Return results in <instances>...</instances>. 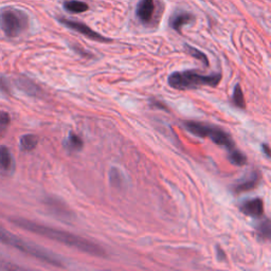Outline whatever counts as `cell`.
Returning <instances> with one entry per match:
<instances>
[{
	"label": "cell",
	"instance_id": "6da1fadb",
	"mask_svg": "<svg viewBox=\"0 0 271 271\" xmlns=\"http://www.w3.org/2000/svg\"><path fill=\"white\" fill-rule=\"evenodd\" d=\"M10 223H12L16 227H19V228L28 232L41 235V237H45L46 239L55 241L60 244H64L68 247H71V248L80 250L82 252L88 253L89 256L98 257V258L106 257V252H105V250L102 247H100L98 244H95L89 240L83 239L73 233L58 230V229L53 228V227L37 224L21 217H11Z\"/></svg>",
	"mask_w": 271,
	"mask_h": 271
},
{
	"label": "cell",
	"instance_id": "603a6c76",
	"mask_svg": "<svg viewBox=\"0 0 271 271\" xmlns=\"http://www.w3.org/2000/svg\"><path fill=\"white\" fill-rule=\"evenodd\" d=\"M0 90L6 93L10 92V86H8L5 77H0Z\"/></svg>",
	"mask_w": 271,
	"mask_h": 271
},
{
	"label": "cell",
	"instance_id": "8992f818",
	"mask_svg": "<svg viewBox=\"0 0 271 271\" xmlns=\"http://www.w3.org/2000/svg\"><path fill=\"white\" fill-rule=\"evenodd\" d=\"M58 21L62 23L63 25H65L66 28L71 29L77 33H80L84 36L88 37L90 39L97 40L100 42H110L111 39L108 37H105L103 35H101L100 33L93 31L88 25L81 22V21H76V20H72V19H68V18H64V17H59Z\"/></svg>",
	"mask_w": 271,
	"mask_h": 271
},
{
	"label": "cell",
	"instance_id": "2e32d148",
	"mask_svg": "<svg viewBox=\"0 0 271 271\" xmlns=\"http://www.w3.org/2000/svg\"><path fill=\"white\" fill-rule=\"evenodd\" d=\"M64 8L70 13H84L88 11V4L80 0H67L64 2Z\"/></svg>",
	"mask_w": 271,
	"mask_h": 271
},
{
	"label": "cell",
	"instance_id": "7402d4cb",
	"mask_svg": "<svg viewBox=\"0 0 271 271\" xmlns=\"http://www.w3.org/2000/svg\"><path fill=\"white\" fill-rule=\"evenodd\" d=\"M11 123V117L6 111L0 110V134H2Z\"/></svg>",
	"mask_w": 271,
	"mask_h": 271
},
{
	"label": "cell",
	"instance_id": "e0dca14e",
	"mask_svg": "<svg viewBox=\"0 0 271 271\" xmlns=\"http://www.w3.org/2000/svg\"><path fill=\"white\" fill-rule=\"evenodd\" d=\"M228 160L231 164L237 165V167H243L247 163V157L245 156L238 148H233L231 151H228Z\"/></svg>",
	"mask_w": 271,
	"mask_h": 271
},
{
	"label": "cell",
	"instance_id": "7a4b0ae2",
	"mask_svg": "<svg viewBox=\"0 0 271 271\" xmlns=\"http://www.w3.org/2000/svg\"><path fill=\"white\" fill-rule=\"evenodd\" d=\"M0 243L5 244L7 245V246L19 250L25 253V255L43 262V263H47L49 265L60 267V268L65 267L63 260L58 258L57 256H55L54 253L43 249L37 246V245L21 240L17 237V235L4 230L3 228H1V227H0Z\"/></svg>",
	"mask_w": 271,
	"mask_h": 271
},
{
	"label": "cell",
	"instance_id": "d4e9b609",
	"mask_svg": "<svg viewBox=\"0 0 271 271\" xmlns=\"http://www.w3.org/2000/svg\"><path fill=\"white\" fill-rule=\"evenodd\" d=\"M216 251H217V259L220 260V261H225L227 259L226 255H225V252L224 250L220 247V246H217L216 247Z\"/></svg>",
	"mask_w": 271,
	"mask_h": 271
},
{
	"label": "cell",
	"instance_id": "3957f363",
	"mask_svg": "<svg viewBox=\"0 0 271 271\" xmlns=\"http://www.w3.org/2000/svg\"><path fill=\"white\" fill-rule=\"evenodd\" d=\"M222 81V74L220 72L211 74H203L195 70H185L172 73L168 83L174 89L177 90H191L197 89L200 87H216Z\"/></svg>",
	"mask_w": 271,
	"mask_h": 271
},
{
	"label": "cell",
	"instance_id": "4fadbf2b",
	"mask_svg": "<svg viewBox=\"0 0 271 271\" xmlns=\"http://www.w3.org/2000/svg\"><path fill=\"white\" fill-rule=\"evenodd\" d=\"M16 86L18 87L21 91L25 92L29 95H33V97H36V95H38L40 92L39 87L36 84L33 83L31 80H29V78L23 76L17 78Z\"/></svg>",
	"mask_w": 271,
	"mask_h": 271
},
{
	"label": "cell",
	"instance_id": "30bf717a",
	"mask_svg": "<svg viewBox=\"0 0 271 271\" xmlns=\"http://www.w3.org/2000/svg\"><path fill=\"white\" fill-rule=\"evenodd\" d=\"M261 180V176L258 172H253L247 179H243L240 182H238L237 185L233 186V191L235 193H244V192H248L253 189H256Z\"/></svg>",
	"mask_w": 271,
	"mask_h": 271
},
{
	"label": "cell",
	"instance_id": "484cf974",
	"mask_svg": "<svg viewBox=\"0 0 271 271\" xmlns=\"http://www.w3.org/2000/svg\"><path fill=\"white\" fill-rule=\"evenodd\" d=\"M262 151L265 154V156L269 159L270 158V148L267 144H262Z\"/></svg>",
	"mask_w": 271,
	"mask_h": 271
},
{
	"label": "cell",
	"instance_id": "ffe728a7",
	"mask_svg": "<svg viewBox=\"0 0 271 271\" xmlns=\"http://www.w3.org/2000/svg\"><path fill=\"white\" fill-rule=\"evenodd\" d=\"M257 233L258 237L263 240V241H268L270 239V234H271V227H270V221L268 218H266L263 223H261L257 227Z\"/></svg>",
	"mask_w": 271,
	"mask_h": 271
},
{
	"label": "cell",
	"instance_id": "7c38bea8",
	"mask_svg": "<svg viewBox=\"0 0 271 271\" xmlns=\"http://www.w3.org/2000/svg\"><path fill=\"white\" fill-rule=\"evenodd\" d=\"M14 169V158L8 147L0 146V171L10 172Z\"/></svg>",
	"mask_w": 271,
	"mask_h": 271
},
{
	"label": "cell",
	"instance_id": "4316f807",
	"mask_svg": "<svg viewBox=\"0 0 271 271\" xmlns=\"http://www.w3.org/2000/svg\"><path fill=\"white\" fill-rule=\"evenodd\" d=\"M0 268H1V269H11L10 267L6 266V265L3 263V262H1V261H0Z\"/></svg>",
	"mask_w": 271,
	"mask_h": 271
},
{
	"label": "cell",
	"instance_id": "44dd1931",
	"mask_svg": "<svg viewBox=\"0 0 271 271\" xmlns=\"http://www.w3.org/2000/svg\"><path fill=\"white\" fill-rule=\"evenodd\" d=\"M185 47H186L187 52H188V53H189L191 56H193V57H195L196 59L200 60V62L204 63L206 66H209V59H208V56H207L205 53H203L202 51H199L198 49H196V48H194V47H192V46H190V45H185Z\"/></svg>",
	"mask_w": 271,
	"mask_h": 271
},
{
	"label": "cell",
	"instance_id": "9a60e30c",
	"mask_svg": "<svg viewBox=\"0 0 271 271\" xmlns=\"http://www.w3.org/2000/svg\"><path fill=\"white\" fill-rule=\"evenodd\" d=\"M37 144H38V137L32 134L23 135L21 136L19 140L20 150L22 152H31L37 146Z\"/></svg>",
	"mask_w": 271,
	"mask_h": 271
},
{
	"label": "cell",
	"instance_id": "cb8c5ba5",
	"mask_svg": "<svg viewBox=\"0 0 271 271\" xmlns=\"http://www.w3.org/2000/svg\"><path fill=\"white\" fill-rule=\"evenodd\" d=\"M151 104H152V106L154 107H157V108H160V109H164V110H169L168 107L165 106V105L163 103H161L160 101H156V100H152L151 101Z\"/></svg>",
	"mask_w": 271,
	"mask_h": 271
},
{
	"label": "cell",
	"instance_id": "277c9868",
	"mask_svg": "<svg viewBox=\"0 0 271 271\" xmlns=\"http://www.w3.org/2000/svg\"><path fill=\"white\" fill-rule=\"evenodd\" d=\"M183 127L190 134L200 138H208L212 140L215 144L226 147L228 151H231L235 147L231 136L226 130L218 126L198 121H185L183 122Z\"/></svg>",
	"mask_w": 271,
	"mask_h": 271
},
{
	"label": "cell",
	"instance_id": "52a82bcc",
	"mask_svg": "<svg viewBox=\"0 0 271 271\" xmlns=\"http://www.w3.org/2000/svg\"><path fill=\"white\" fill-rule=\"evenodd\" d=\"M240 210L245 215L255 218H261L264 216V202L261 198L245 200L240 206Z\"/></svg>",
	"mask_w": 271,
	"mask_h": 271
},
{
	"label": "cell",
	"instance_id": "9c48e42d",
	"mask_svg": "<svg viewBox=\"0 0 271 271\" xmlns=\"http://www.w3.org/2000/svg\"><path fill=\"white\" fill-rule=\"evenodd\" d=\"M195 20V16L189 12H177L170 18V27L178 33H181L183 25Z\"/></svg>",
	"mask_w": 271,
	"mask_h": 271
},
{
	"label": "cell",
	"instance_id": "5bb4252c",
	"mask_svg": "<svg viewBox=\"0 0 271 271\" xmlns=\"http://www.w3.org/2000/svg\"><path fill=\"white\" fill-rule=\"evenodd\" d=\"M64 146L69 152H78L83 150L84 141L80 136H77L76 134L70 132L68 138L64 141Z\"/></svg>",
	"mask_w": 271,
	"mask_h": 271
},
{
	"label": "cell",
	"instance_id": "ba28073f",
	"mask_svg": "<svg viewBox=\"0 0 271 271\" xmlns=\"http://www.w3.org/2000/svg\"><path fill=\"white\" fill-rule=\"evenodd\" d=\"M155 11L154 0H140L137 6V17L143 23L151 22Z\"/></svg>",
	"mask_w": 271,
	"mask_h": 271
},
{
	"label": "cell",
	"instance_id": "ac0fdd59",
	"mask_svg": "<svg viewBox=\"0 0 271 271\" xmlns=\"http://www.w3.org/2000/svg\"><path fill=\"white\" fill-rule=\"evenodd\" d=\"M109 181L112 187H116V188L123 187L125 183L124 175L122 174V172L119 169L112 168L109 172Z\"/></svg>",
	"mask_w": 271,
	"mask_h": 271
},
{
	"label": "cell",
	"instance_id": "8fae6325",
	"mask_svg": "<svg viewBox=\"0 0 271 271\" xmlns=\"http://www.w3.org/2000/svg\"><path fill=\"white\" fill-rule=\"evenodd\" d=\"M46 206L49 208L50 211L55 214L57 217L64 218V220H71L73 217V214L70 212L68 208L63 203H60L58 199L48 198L46 200Z\"/></svg>",
	"mask_w": 271,
	"mask_h": 271
},
{
	"label": "cell",
	"instance_id": "d6986e66",
	"mask_svg": "<svg viewBox=\"0 0 271 271\" xmlns=\"http://www.w3.org/2000/svg\"><path fill=\"white\" fill-rule=\"evenodd\" d=\"M233 103L237 107L241 109H246V101H245V97L243 90L241 88V85L237 84L234 87V91H233V97H232Z\"/></svg>",
	"mask_w": 271,
	"mask_h": 271
},
{
	"label": "cell",
	"instance_id": "5b68a950",
	"mask_svg": "<svg viewBox=\"0 0 271 271\" xmlns=\"http://www.w3.org/2000/svg\"><path fill=\"white\" fill-rule=\"evenodd\" d=\"M29 27V17L17 8H6L0 13V29L8 37H16Z\"/></svg>",
	"mask_w": 271,
	"mask_h": 271
}]
</instances>
